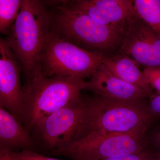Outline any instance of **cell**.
I'll use <instances>...</instances> for the list:
<instances>
[{
  "mask_svg": "<svg viewBox=\"0 0 160 160\" xmlns=\"http://www.w3.org/2000/svg\"><path fill=\"white\" fill-rule=\"evenodd\" d=\"M0 160H16L12 157L10 152L0 150Z\"/></svg>",
  "mask_w": 160,
  "mask_h": 160,
  "instance_id": "cell-20",
  "label": "cell"
},
{
  "mask_svg": "<svg viewBox=\"0 0 160 160\" xmlns=\"http://www.w3.org/2000/svg\"><path fill=\"white\" fill-rule=\"evenodd\" d=\"M143 72L152 89L160 93V66L145 67Z\"/></svg>",
  "mask_w": 160,
  "mask_h": 160,
  "instance_id": "cell-17",
  "label": "cell"
},
{
  "mask_svg": "<svg viewBox=\"0 0 160 160\" xmlns=\"http://www.w3.org/2000/svg\"><path fill=\"white\" fill-rule=\"evenodd\" d=\"M101 160H158L156 152L152 151L147 147L136 153H130L116 157Z\"/></svg>",
  "mask_w": 160,
  "mask_h": 160,
  "instance_id": "cell-16",
  "label": "cell"
},
{
  "mask_svg": "<svg viewBox=\"0 0 160 160\" xmlns=\"http://www.w3.org/2000/svg\"><path fill=\"white\" fill-rule=\"evenodd\" d=\"M153 138V142L156 146L158 147L159 149V150L158 152H160V127L158 129L157 131L156 132Z\"/></svg>",
  "mask_w": 160,
  "mask_h": 160,
  "instance_id": "cell-21",
  "label": "cell"
},
{
  "mask_svg": "<svg viewBox=\"0 0 160 160\" xmlns=\"http://www.w3.org/2000/svg\"><path fill=\"white\" fill-rule=\"evenodd\" d=\"M148 108L152 118H160V93L152 97Z\"/></svg>",
  "mask_w": 160,
  "mask_h": 160,
  "instance_id": "cell-19",
  "label": "cell"
},
{
  "mask_svg": "<svg viewBox=\"0 0 160 160\" xmlns=\"http://www.w3.org/2000/svg\"><path fill=\"white\" fill-rule=\"evenodd\" d=\"M102 64L109 71L126 82L136 86L149 96L152 88L138 64L126 55L117 52L103 58Z\"/></svg>",
  "mask_w": 160,
  "mask_h": 160,
  "instance_id": "cell-13",
  "label": "cell"
},
{
  "mask_svg": "<svg viewBox=\"0 0 160 160\" xmlns=\"http://www.w3.org/2000/svg\"><path fill=\"white\" fill-rule=\"evenodd\" d=\"M104 58L76 46L51 29L38 66L46 77L63 76L84 80L91 77Z\"/></svg>",
  "mask_w": 160,
  "mask_h": 160,
  "instance_id": "cell-5",
  "label": "cell"
},
{
  "mask_svg": "<svg viewBox=\"0 0 160 160\" xmlns=\"http://www.w3.org/2000/svg\"><path fill=\"white\" fill-rule=\"evenodd\" d=\"M52 16V30L82 49L104 57L113 55L119 49L124 34L88 15L62 5Z\"/></svg>",
  "mask_w": 160,
  "mask_h": 160,
  "instance_id": "cell-3",
  "label": "cell"
},
{
  "mask_svg": "<svg viewBox=\"0 0 160 160\" xmlns=\"http://www.w3.org/2000/svg\"><path fill=\"white\" fill-rule=\"evenodd\" d=\"M148 128L142 127L125 133L91 132L53 150L52 154L72 160H101L136 153L147 147Z\"/></svg>",
  "mask_w": 160,
  "mask_h": 160,
  "instance_id": "cell-6",
  "label": "cell"
},
{
  "mask_svg": "<svg viewBox=\"0 0 160 160\" xmlns=\"http://www.w3.org/2000/svg\"><path fill=\"white\" fill-rule=\"evenodd\" d=\"M52 16L42 2L23 0L15 22L5 39L29 80L38 66Z\"/></svg>",
  "mask_w": 160,
  "mask_h": 160,
  "instance_id": "cell-2",
  "label": "cell"
},
{
  "mask_svg": "<svg viewBox=\"0 0 160 160\" xmlns=\"http://www.w3.org/2000/svg\"><path fill=\"white\" fill-rule=\"evenodd\" d=\"M86 106L84 97L43 119L36 126L41 138L56 150L84 136Z\"/></svg>",
  "mask_w": 160,
  "mask_h": 160,
  "instance_id": "cell-7",
  "label": "cell"
},
{
  "mask_svg": "<svg viewBox=\"0 0 160 160\" xmlns=\"http://www.w3.org/2000/svg\"><path fill=\"white\" fill-rule=\"evenodd\" d=\"M117 52L145 67L160 66V37L137 15L124 35Z\"/></svg>",
  "mask_w": 160,
  "mask_h": 160,
  "instance_id": "cell-8",
  "label": "cell"
},
{
  "mask_svg": "<svg viewBox=\"0 0 160 160\" xmlns=\"http://www.w3.org/2000/svg\"><path fill=\"white\" fill-rule=\"evenodd\" d=\"M23 0H0V35L7 36L17 18Z\"/></svg>",
  "mask_w": 160,
  "mask_h": 160,
  "instance_id": "cell-15",
  "label": "cell"
},
{
  "mask_svg": "<svg viewBox=\"0 0 160 160\" xmlns=\"http://www.w3.org/2000/svg\"><path fill=\"white\" fill-rule=\"evenodd\" d=\"M10 152L12 157L16 160H61L45 156L28 149Z\"/></svg>",
  "mask_w": 160,
  "mask_h": 160,
  "instance_id": "cell-18",
  "label": "cell"
},
{
  "mask_svg": "<svg viewBox=\"0 0 160 160\" xmlns=\"http://www.w3.org/2000/svg\"><path fill=\"white\" fill-rule=\"evenodd\" d=\"M84 98L86 106L84 137L93 132L125 133L149 127L153 118L142 100L120 101L95 94Z\"/></svg>",
  "mask_w": 160,
  "mask_h": 160,
  "instance_id": "cell-4",
  "label": "cell"
},
{
  "mask_svg": "<svg viewBox=\"0 0 160 160\" xmlns=\"http://www.w3.org/2000/svg\"><path fill=\"white\" fill-rule=\"evenodd\" d=\"M133 4L138 16L160 37V0H134Z\"/></svg>",
  "mask_w": 160,
  "mask_h": 160,
  "instance_id": "cell-14",
  "label": "cell"
},
{
  "mask_svg": "<svg viewBox=\"0 0 160 160\" xmlns=\"http://www.w3.org/2000/svg\"><path fill=\"white\" fill-rule=\"evenodd\" d=\"M85 82L70 77H46L38 66L24 88L23 125L34 128L43 119L77 101Z\"/></svg>",
  "mask_w": 160,
  "mask_h": 160,
  "instance_id": "cell-1",
  "label": "cell"
},
{
  "mask_svg": "<svg viewBox=\"0 0 160 160\" xmlns=\"http://www.w3.org/2000/svg\"><path fill=\"white\" fill-rule=\"evenodd\" d=\"M157 157L158 160H160V152H156Z\"/></svg>",
  "mask_w": 160,
  "mask_h": 160,
  "instance_id": "cell-22",
  "label": "cell"
},
{
  "mask_svg": "<svg viewBox=\"0 0 160 160\" xmlns=\"http://www.w3.org/2000/svg\"><path fill=\"white\" fill-rule=\"evenodd\" d=\"M20 66L6 40L0 35V104L22 122L24 91Z\"/></svg>",
  "mask_w": 160,
  "mask_h": 160,
  "instance_id": "cell-10",
  "label": "cell"
},
{
  "mask_svg": "<svg viewBox=\"0 0 160 160\" xmlns=\"http://www.w3.org/2000/svg\"><path fill=\"white\" fill-rule=\"evenodd\" d=\"M32 146L31 138L26 127L0 104V150H30Z\"/></svg>",
  "mask_w": 160,
  "mask_h": 160,
  "instance_id": "cell-12",
  "label": "cell"
},
{
  "mask_svg": "<svg viewBox=\"0 0 160 160\" xmlns=\"http://www.w3.org/2000/svg\"><path fill=\"white\" fill-rule=\"evenodd\" d=\"M95 94L112 99L124 101H138L148 96L142 89L118 78L102 63L91 78L85 81L84 90Z\"/></svg>",
  "mask_w": 160,
  "mask_h": 160,
  "instance_id": "cell-11",
  "label": "cell"
},
{
  "mask_svg": "<svg viewBox=\"0 0 160 160\" xmlns=\"http://www.w3.org/2000/svg\"><path fill=\"white\" fill-rule=\"evenodd\" d=\"M62 5L124 34L137 15L131 0H77L64 2Z\"/></svg>",
  "mask_w": 160,
  "mask_h": 160,
  "instance_id": "cell-9",
  "label": "cell"
}]
</instances>
